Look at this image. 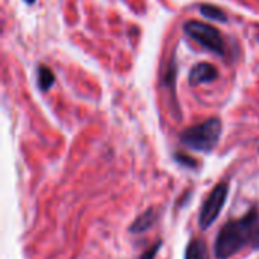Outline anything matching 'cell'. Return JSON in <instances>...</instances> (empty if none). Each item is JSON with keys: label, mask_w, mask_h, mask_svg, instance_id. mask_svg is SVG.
Segmentation results:
<instances>
[{"label": "cell", "mask_w": 259, "mask_h": 259, "mask_svg": "<svg viewBox=\"0 0 259 259\" xmlns=\"http://www.w3.org/2000/svg\"><path fill=\"white\" fill-rule=\"evenodd\" d=\"M161 246H162V241L155 243L150 249H147L146 252H143V253H141V256H140L138 259H155L156 253H158V252H159V249H161Z\"/></svg>", "instance_id": "cell-10"}, {"label": "cell", "mask_w": 259, "mask_h": 259, "mask_svg": "<svg viewBox=\"0 0 259 259\" xmlns=\"http://www.w3.org/2000/svg\"><path fill=\"white\" fill-rule=\"evenodd\" d=\"M24 2H26V3H29V5H32V3H33L35 0H24Z\"/></svg>", "instance_id": "cell-13"}, {"label": "cell", "mask_w": 259, "mask_h": 259, "mask_svg": "<svg viewBox=\"0 0 259 259\" xmlns=\"http://www.w3.org/2000/svg\"><path fill=\"white\" fill-rule=\"evenodd\" d=\"M222 137L220 118H209L200 124L191 126L181 134V143L191 150L208 153L214 150Z\"/></svg>", "instance_id": "cell-2"}, {"label": "cell", "mask_w": 259, "mask_h": 259, "mask_svg": "<svg viewBox=\"0 0 259 259\" xmlns=\"http://www.w3.org/2000/svg\"><path fill=\"white\" fill-rule=\"evenodd\" d=\"M36 76H38V88L41 91L50 90L52 85L55 83V74H53L52 68H49L47 65H39Z\"/></svg>", "instance_id": "cell-8"}, {"label": "cell", "mask_w": 259, "mask_h": 259, "mask_svg": "<svg viewBox=\"0 0 259 259\" xmlns=\"http://www.w3.org/2000/svg\"><path fill=\"white\" fill-rule=\"evenodd\" d=\"M176 159L184 164V165H190V167H196V161L194 159H190L188 156H184V155H176Z\"/></svg>", "instance_id": "cell-11"}, {"label": "cell", "mask_w": 259, "mask_h": 259, "mask_svg": "<svg viewBox=\"0 0 259 259\" xmlns=\"http://www.w3.org/2000/svg\"><path fill=\"white\" fill-rule=\"evenodd\" d=\"M217 77H219V71H217V68L212 64L200 62V64H197V65H194L191 68L190 76H188V82H190V85L196 87L199 83L214 82Z\"/></svg>", "instance_id": "cell-5"}, {"label": "cell", "mask_w": 259, "mask_h": 259, "mask_svg": "<svg viewBox=\"0 0 259 259\" xmlns=\"http://www.w3.org/2000/svg\"><path fill=\"white\" fill-rule=\"evenodd\" d=\"M185 33L197 41L202 47L208 49L209 52L225 56L226 47H225V39L222 36V32L215 29L211 24L202 23V21H187L184 26Z\"/></svg>", "instance_id": "cell-3"}, {"label": "cell", "mask_w": 259, "mask_h": 259, "mask_svg": "<svg viewBox=\"0 0 259 259\" xmlns=\"http://www.w3.org/2000/svg\"><path fill=\"white\" fill-rule=\"evenodd\" d=\"M156 220H158V214L155 212L153 208H149L147 211H144L141 215H138L134 220V223L129 228V232H132V234H144L146 231H149L155 225Z\"/></svg>", "instance_id": "cell-6"}, {"label": "cell", "mask_w": 259, "mask_h": 259, "mask_svg": "<svg viewBox=\"0 0 259 259\" xmlns=\"http://www.w3.org/2000/svg\"><path fill=\"white\" fill-rule=\"evenodd\" d=\"M258 226V208H252L244 217L229 220L228 223H225L214 243V253L217 259L232 258L244 246L252 244Z\"/></svg>", "instance_id": "cell-1"}, {"label": "cell", "mask_w": 259, "mask_h": 259, "mask_svg": "<svg viewBox=\"0 0 259 259\" xmlns=\"http://www.w3.org/2000/svg\"><path fill=\"white\" fill-rule=\"evenodd\" d=\"M200 12H202L206 18L214 20V21H226V20H228L226 14H225L220 8H217V6H214V5H202V6H200Z\"/></svg>", "instance_id": "cell-9"}, {"label": "cell", "mask_w": 259, "mask_h": 259, "mask_svg": "<svg viewBox=\"0 0 259 259\" xmlns=\"http://www.w3.org/2000/svg\"><path fill=\"white\" fill-rule=\"evenodd\" d=\"M185 259H209L208 246L203 238H193L185 250Z\"/></svg>", "instance_id": "cell-7"}, {"label": "cell", "mask_w": 259, "mask_h": 259, "mask_svg": "<svg viewBox=\"0 0 259 259\" xmlns=\"http://www.w3.org/2000/svg\"><path fill=\"white\" fill-rule=\"evenodd\" d=\"M252 249L253 250H259V226L258 229H256V232H255V237H253V241H252Z\"/></svg>", "instance_id": "cell-12"}, {"label": "cell", "mask_w": 259, "mask_h": 259, "mask_svg": "<svg viewBox=\"0 0 259 259\" xmlns=\"http://www.w3.org/2000/svg\"><path fill=\"white\" fill-rule=\"evenodd\" d=\"M228 194H229V185L226 182H220L205 199L200 208V214H199V225L203 231L209 229L214 225V222L219 219L226 203Z\"/></svg>", "instance_id": "cell-4"}, {"label": "cell", "mask_w": 259, "mask_h": 259, "mask_svg": "<svg viewBox=\"0 0 259 259\" xmlns=\"http://www.w3.org/2000/svg\"><path fill=\"white\" fill-rule=\"evenodd\" d=\"M258 39H259V33H258Z\"/></svg>", "instance_id": "cell-14"}]
</instances>
